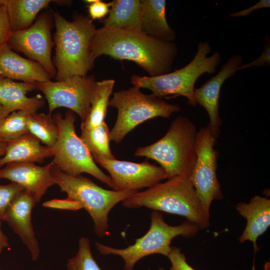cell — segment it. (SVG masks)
Wrapping results in <instances>:
<instances>
[{"instance_id":"1","label":"cell","mask_w":270,"mask_h":270,"mask_svg":"<svg viewBox=\"0 0 270 270\" xmlns=\"http://www.w3.org/2000/svg\"><path fill=\"white\" fill-rule=\"evenodd\" d=\"M94 60L106 55L132 61L155 76L170 72L178 53L174 42L155 39L142 31L96 28L91 45Z\"/></svg>"},{"instance_id":"2","label":"cell","mask_w":270,"mask_h":270,"mask_svg":"<svg viewBox=\"0 0 270 270\" xmlns=\"http://www.w3.org/2000/svg\"><path fill=\"white\" fill-rule=\"evenodd\" d=\"M52 12L56 28L52 60L56 72L55 78L62 80L74 76H86L95 61L91 45L96 28L92 20L75 12L70 21L58 11Z\"/></svg>"},{"instance_id":"3","label":"cell","mask_w":270,"mask_h":270,"mask_svg":"<svg viewBox=\"0 0 270 270\" xmlns=\"http://www.w3.org/2000/svg\"><path fill=\"white\" fill-rule=\"evenodd\" d=\"M122 204L128 208L146 207L182 216L200 230L210 226V216L188 176H175L142 192H136L122 200Z\"/></svg>"},{"instance_id":"4","label":"cell","mask_w":270,"mask_h":270,"mask_svg":"<svg viewBox=\"0 0 270 270\" xmlns=\"http://www.w3.org/2000/svg\"><path fill=\"white\" fill-rule=\"evenodd\" d=\"M196 126L188 118L176 117L166 134L150 145L138 147L136 156H145L157 162L166 171L168 178L177 176L190 177L196 154Z\"/></svg>"},{"instance_id":"5","label":"cell","mask_w":270,"mask_h":270,"mask_svg":"<svg viewBox=\"0 0 270 270\" xmlns=\"http://www.w3.org/2000/svg\"><path fill=\"white\" fill-rule=\"evenodd\" d=\"M211 51L212 47L208 42H199L194 56L184 67L155 76L134 74L130 77L131 83L140 88L150 90L158 98L168 96H172L170 98L184 96L188 105L196 106L197 104L194 98V91L197 80L205 73L214 74L222 60L218 52L208 56Z\"/></svg>"},{"instance_id":"6","label":"cell","mask_w":270,"mask_h":270,"mask_svg":"<svg viewBox=\"0 0 270 270\" xmlns=\"http://www.w3.org/2000/svg\"><path fill=\"white\" fill-rule=\"evenodd\" d=\"M50 173L55 184L67 194V198L78 202L88 212L94 222V232L100 238L109 234L108 216L111 210L138 192L104 189L81 174L72 176L64 173L53 162Z\"/></svg>"},{"instance_id":"7","label":"cell","mask_w":270,"mask_h":270,"mask_svg":"<svg viewBox=\"0 0 270 270\" xmlns=\"http://www.w3.org/2000/svg\"><path fill=\"white\" fill-rule=\"evenodd\" d=\"M195 224L188 220L178 226H171L164 220L162 214L154 210L150 214V225L148 232L135 242L124 248L110 247L96 242L98 252L103 255L113 254L120 256L124 260L125 270H134L136 262L142 258L152 254H160L168 256L174 238L182 236L190 238L200 231Z\"/></svg>"},{"instance_id":"8","label":"cell","mask_w":270,"mask_h":270,"mask_svg":"<svg viewBox=\"0 0 270 270\" xmlns=\"http://www.w3.org/2000/svg\"><path fill=\"white\" fill-rule=\"evenodd\" d=\"M109 106L118 110V116L110 130V140L120 143L138 124L156 117L168 118L180 110V106L171 104L153 94H146L134 86L113 93Z\"/></svg>"},{"instance_id":"9","label":"cell","mask_w":270,"mask_h":270,"mask_svg":"<svg viewBox=\"0 0 270 270\" xmlns=\"http://www.w3.org/2000/svg\"><path fill=\"white\" fill-rule=\"evenodd\" d=\"M54 118L58 126L56 142L52 147V162L64 173L72 176L82 173L91 174L102 182L114 189L110 176L96 164L88 148L76 132V115L72 110L63 116L55 114Z\"/></svg>"},{"instance_id":"10","label":"cell","mask_w":270,"mask_h":270,"mask_svg":"<svg viewBox=\"0 0 270 270\" xmlns=\"http://www.w3.org/2000/svg\"><path fill=\"white\" fill-rule=\"evenodd\" d=\"M216 143L208 124L196 132V160L190 177L204 210L209 216L212 202L224 198L216 174L218 152L214 148Z\"/></svg>"},{"instance_id":"11","label":"cell","mask_w":270,"mask_h":270,"mask_svg":"<svg viewBox=\"0 0 270 270\" xmlns=\"http://www.w3.org/2000/svg\"><path fill=\"white\" fill-rule=\"evenodd\" d=\"M96 82L94 76H74L62 80L36 83V88L44 95L50 114L64 107L76 114L83 122L89 112Z\"/></svg>"},{"instance_id":"12","label":"cell","mask_w":270,"mask_h":270,"mask_svg":"<svg viewBox=\"0 0 270 270\" xmlns=\"http://www.w3.org/2000/svg\"><path fill=\"white\" fill-rule=\"evenodd\" d=\"M54 25L52 10L42 12L28 28L12 32L8 41L12 50L40 64L52 78H55L56 73L51 56L54 46L51 34Z\"/></svg>"},{"instance_id":"13","label":"cell","mask_w":270,"mask_h":270,"mask_svg":"<svg viewBox=\"0 0 270 270\" xmlns=\"http://www.w3.org/2000/svg\"><path fill=\"white\" fill-rule=\"evenodd\" d=\"M94 162L108 172L114 184L113 190L116 191H138L168 178L166 172L161 166L152 164L147 160L139 163L116 158H98Z\"/></svg>"},{"instance_id":"14","label":"cell","mask_w":270,"mask_h":270,"mask_svg":"<svg viewBox=\"0 0 270 270\" xmlns=\"http://www.w3.org/2000/svg\"><path fill=\"white\" fill-rule=\"evenodd\" d=\"M242 56L235 54L224 64L219 72L208 80L201 86L195 88L196 102L207 112L210 118L208 124L212 136L216 140L219 137L222 120L219 114V98L221 88L226 80L238 71L242 64Z\"/></svg>"},{"instance_id":"15","label":"cell","mask_w":270,"mask_h":270,"mask_svg":"<svg viewBox=\"0 0 270 270\" xmlns=\"http://www.w3.org/2000/svg\"><path fill=\"white\" fill-rule=\"evenodd\" d=\"M36 204L34 195L24 190L13 200L4 220L20 238L28 248L32 260H36L40 249L32 222V210Z\"/></svg>"},{"instance_id":"16","label":"cell","mask_w":270,"mask_h":270,"mask_svg":"<svg viewBox=\"0 0 270 270\" xmlns=\"http://www.w3.org/2000/svg\"><path fill=\"white\" fill-rule=\"evenodd\" d=\"M52 164V162L44 166L32 162H10L0 168V179L21 185L34 195L37 203L48 189L55 184L50 173Z\"/></svg>"},{"instance_id":"17","label":"cell","mask_w":270,"mask_h":270,"mask_svg":"<svg viewBox=\"0 0 270 270\" xmlns=\"http://www.w3.org/2000/svg\"><path fill=\"white\" fill-rule=\"evenodd\" d=\"M12 50L8 42L0 46V76L34 84L50 80L51 76L40 64Z\"/></svg>"},{"instance_id":"18","label":"cell","mask_w":270,"mask_h":270,"mask_svg":"<svg viewBox=\"0 0 270 270\" xmlns=\"http://www.w3.org/2000/svg\"><path fill=\"white\" fill-rule=\"evenodd\" d=\"M236 208L240 216L246 220V224L238 238L240 243L249 240L253 243L254 254L260 250L256 240L270 226V200L255 195L248 203L238 202Z\"/></svg>"},{"instance_id":"19","label":"cell","mask_w":270,"mask_h":270,"mask_svg":"<svg viewBox=\"0 0 270 270\" xmlns=\"http://www.w3.org/2000/svg\"><path fill=\"white\" fill-rule=\"evenodd\" d=\"M36 90V84L16 82L0 76V106L12 108L14 111L36 112L44 106V100L39 96H26L28 92Z\"/></svg>"},{"instance_id":"20","label":"cell","mask_w":270,"mask_h":270,"mask_svg":"<svg viewBox=\"0 0 270 270\" xmlns=\"http://www.w3.org/2000/svg\"><path fill=\"white\" fill-rule=\"evenodd\" d=\"M52 156V148L42 146L40 140L29 132L8 142L6 153L0 157V168L12 162L41 163Z\"/></svg>"},{"instance_id":"21","label":"cell","mask_w":270,"mask_h":270,"mask_svg":"<svg viewBox=\"0 0 270 270\" xmlns=\"http://www.w3.org/2000/svg\"><path fill=\"white\" fill-rule=\"evenodd\" d=\"M142 32L160 40L174 42L176 33L169 25L166 15V0H140Z\"/></svg>"},{"instance_id":"22","label":"cell","mask_w":270,"mask_h":270,"mask_svg":"<svg viewBox=\"0 0 270 270\" xmlns=\"http://www.w3.org/2000/svg\"><path fill=\"white\" fill-rule=\"evenodd\" d=\"M103 26L110 29L142 32V12L140 0H114Z\"/></svg>"},{"instance_id":"23","label":"cell","mask_w":270,"mask_h":270,"mask_svg":"<svg viewBox=\"0 0 270 270\" xmlns=\"http://www.w3.org/2000/svg\"><path fill=\"white\" fill-rule=\"evenodd\" d=\"M50 0H2L12 32L30 26L40 12L46 8Z\"/></svg>"},{"instance_id":"24","label":"cell","mask_w":270,"mask_h":270,"mask_svg":"<svg viewBox=\"0 0 270 270\" xmlns=\"http://www.w3.org/2000/svg\"><path fill=\"white\" fill-rule=\"evenodd\" d=\"M114 84L112 79L96 81L89 112L81 123V130H90L104 122Z\"/></svg>"},{"instance_id":"25","label":"cell","mask_w":270,"mask_h":270,"mask_svg":"<svg viewBox=\"0 0 270 270\" xmlns=\"http://www.w3.org/2000/svg\"><path fill=\"white\" fill-rule=\"evenodd\" d=\"M110 130L105 122L94 128L82 130L80 138L94 160L98 158L116 159L110 148Z\"/></svg>"},{"instance_id":"26","label":"cell","mask_w":270,"mask_h":270,"mask_svg":"<svg viewBox=\"0 0 270 270\" xmlns=\"http://www.w3.org/2000/svg\"><path fill=\"white\" fill-rule=\"evenodd\" d=\"M29 132L38 138L46 146L52 148L58 134V125L51 114L35 112L28 118Z\"/></svg>"},{"instance_id":"27","label":"cell","mask_w":270,"mask_h":270,"mask_svg":"<svg viewBox=\"0 0 270 270\" xmlns=\"http://www.w3.org/2000/svg\"><path fill=\"white\" fill-rule=\"evenodd\" d=\"M32 113L24 110L10 113L0 124V140L8 142L29 133L28 118Z\"/></svg>"},{"instance_id":"28","label":"cell","mask_w":270,"mask_h":270,"mask_svg":"<svg viewBox=\"0 0 270 270\" xmlns=\"http://www.w3.org/2000/svg\"><path fill=\"white\" fill-rule=\"evenodd\" d=\"M66 270H102L93 256L88 238L79 239L78 252L68 260Z\"/></svg>"},{"instance_id":"29","label":"cell","mask_w":270,"mask_h":270,"mask_svg":"<svg viewBox=\"0 0 270 270\" xmlns=\"http://www.w3.org/2000/svg\"><path fill=\"white\" fill-rule=\"evenodd\" d=\"M24 188L20 184L12 182L0 185V220H4L6 210L14 198Z\"/></svg>"},{"instance_id":"30","label":"cell","mask_w":270,"mask_h":270,"mask_svg":"<svg viewBox=\"0 0 270 270\" xmlns=\"http://www.w3.org/2000/svg\"><path fill=\"white\" fill-rule=\"evenodd\" d=\"M264 50L254 60L244 64H241L238 70L252 67L268 66L270 65V37L266 34L264 38Z\"/></svg>"},{"instance_id":"31","label":"cell","mask_w":270,"mask_h":270,"mask_svg":"<svg viewBox=\"0 0 270 270\" xmlns=\"http://www.w3.org/2000/svg\"><path fill=\"white\" fill-rule=\"evenodd\" d=\"M167 257L171 262L169 270H196L187 262L184 254L178 247L172 246Z\"/></svg>"},{"instance_id":"32","label":"cell","mask_w":270,"mask_h":270,"mask_svg":"<svg viewBox=\"0 0 270 270\" xmlns=\"http://www.w3.org/2000/svg\"><path fill=\"white\" fill-rule=\"evenodd\" d=\"M111 2H106L100 0L96 1L88 6L90 18L94 20L102 19L110 12Z\"/></svg>"},{"instance_id":"33","label":"cell","mask_w":270,"mask_h":270,"mask_svg":"<svg viewBox=\"0 0 270 270\" xmlns=\"http://www.w3.org/2000/svg\"><path fill=\"white\" fill-rule=\"evenodd\" d=\"M12 32L6 9L2 4L0 11V46L8 42Z\"/></svg>"},{"instance_id":"34","label":"cell","mask_w":270,"mask_h":270,"mask_svg":"<svg viewBox=\"0 0 270 270\" xmlns=\"http://www.w3.org/2000/svg\"><path fill=\"white\" fill-rule=\"evenodd\" d=\"M270 8V0H260L253 6L236 12H232L230 14L232 17H243L246 16L254 10Z\"/></svg>"},{"instance_id":"35","label":"cell","mask_w":270,"mask_h":270,"mask_svg":"<svg viewBox=\"0 0 270 270\" xmlns=\"http://www.w3.org/2000/svg\"><path fill=\"white\" fill-rule=\"evenodd\" d=\"M8 240L7 236L2 231L1 220H0V254L3 252L5 248H8Z\"/></svg>"},{"instance_id":"36","label":"cell","mask_w":270,"mask_h":270,"mask_svg":"<svg viewBox=\"0 0 270 270\" xmlns=\"http://www.w3.org/2000/svg\"><path fill=\"white\" fill-rule=\"evenodd\" d=\"M14 111L12 108L0 106V124L12 112Z\"/></svg>"},{"instance_id":"37","label":"cell","mask_w":270,"mask_h":270,"mask_svg":"<svg viewBox=\"0 0 270 270\" xmlns=\"http://www.w3.org/2000/svg\"><path fill=\"white\" fill-rule=\"evenodd\" d=\"M8 142L0 140V157L2 156L6 153Z\"/></svg>"},{"instance_id":"38","label":"cell","mask_w":270,"mask_h":270,"mask_svg":"<svg viewBox=\"0 0 270 270\" xmlns=\"http://www.w3.org/2000/svg\"><path fill=\"white\" fill-rule=\"evenodd\" d=\"M2 6V0H0V11Z\"/></svg>"},{"instance_id":"39","label":"cell","mask_w":270,"mask_h":270,"mask_svg":"<svg viewBox=\"0 0 270 270\" xmlns=\"http://www.w3.org/2000/svg\"><path fill=\"white\" fill-rule=\"evenodd\" d=\"M158 270H164V269L163 268L160 267Z\"/></svg>"},{"instance_id":"40","label":"cell","mask_w":270,"mask_h":270,"mask_svg":"<svg viewBox=\"0 0 270 270\" xmlns=\"http://www.w3.org/2000/svg\"><path fill=\"white\" fill-rule=\"evenodd\" d=\"M0 270H2L0 268Z\"/></svg>"}]
</instances>
